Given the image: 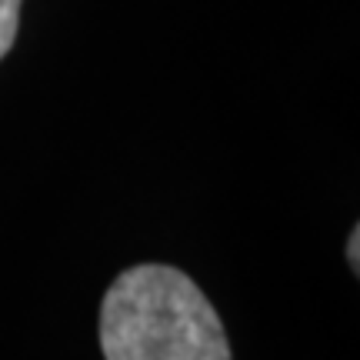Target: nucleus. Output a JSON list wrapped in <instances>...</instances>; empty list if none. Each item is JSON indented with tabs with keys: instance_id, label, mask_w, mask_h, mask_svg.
I'll return each mask as SVG.
<instances>
[{
	"instance_id": "obj_1",
	"label": "nucleus",
	"mask_w": 360,
	"mask_h": 360,
	"mask_svg": "<svg viewBox=\"0 0 360 360\" xmlns=\"http://www.w3.org/2000/svg\"><path fill=\"white\" fill-rule=\"evenodd\" d=\"M103 360H231L214 304L177 267L124 270L101 304Z\"/></svg>"
},
{
	"instance_id": "obj_2",
	"label": "nucleus",
	"mask_w": 360,
	"mask_h": 360,
	"mask_svg": "<svg viewBox=\"0 0 360 360\" xmlns=\"http://www.w3.org/2000/svg\"><path fill=\"white\" fill-rule=\"evenodd\" d=\"M20 24V0H0V60L11 53Z\"/></svg>"
},
{
	"instance_id": "obj_3",
	"label": "nucleus",
	"mask_w": 360,
	"mask_h": 360,
	"mask_svg": "<svg viewBox=\"0 0 360 360\" xmlns=\"http://www.w3.org/2000/svg\"><path fill=\"white\" fill-rule=\"evenodd\" d=\"M347 260H350V267H354V270H360V227H354V231H350Z\"/></svg>"
}]
</instances>
